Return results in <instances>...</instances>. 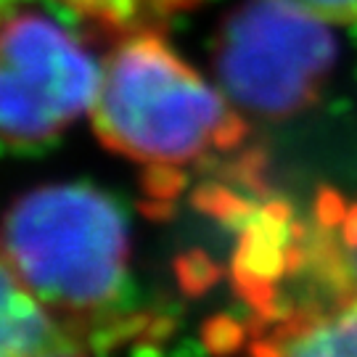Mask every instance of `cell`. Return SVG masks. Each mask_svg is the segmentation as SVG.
I'll list each match as a JSON object with an SVG mask.
<instances>
[{
  "mask_svg": "<svg viewBox=\"0 0 357 357\" xmlns=\"http://www.w3.org/2000/svg\"><path fill=\"white\" fill-rule=\"evenodd\" d=\"M255 357H357V296L296 305L257 339Z\"/></svg>",
  "mask_w": 357,
  "mask_h": 357,
  "instance_id": "5b68a950",
  "label": "cell"
},
{
  "mask_svg": "<svg viewBox=\"0 0 357 357\" xmlns=\"http://www.w3.org/2000/svg\"><path fill=\"white\" fill-rule=\"evenodd\" d=\"M125 265V220L96 188L45 185L8 209L3 270L59 320L101 312L122 289Z\"/></svg>",
  "mask_w": 357,
  "mask_h": 357,
  "instance_id": "7a4b0ae2",
  "label": "cell"
},
{
  "mask_svg": "<svg viewBox=\"0 0 357 357\" xmlns=\"http://www.w3.org/2000/svg\"><path fill=\"white\" fill-rule=\"evenodd\" d=\"M56 3L72 16L116 40L135 32H165L175 16L196 8L202 0H56Z\"/></svg>",
  "mask_w": 357,
  "mask_h": 357,
  "instance_id": "ba28073f",
  "label": "cell"
},
{
  "mask_svg": "<svg viewBox=\"0 0 357 357\" xmlns=\"http://www.w3.org/2000/svg\"><path fill=\"white\" fill-rule=\"evenodd\" d=\"M35 357H82V355H79V349H77L72 342H66V344L53 347V349L43 352V355H35Z\"/></svg>",
  "mask_w": 357,
  "mask_h": 357,
  "instance_id": "30bf717a",
  "label": "cell"
},
{
  "mask_svg": "<svg viewBox=\"0 0 357 357\" xmlns=\"http://www.w3.org/2000/svg\"><path fill=\"white\" fill-rule=\"evenodd\" d=\"M101 64L51 16L32 8L8 11L0 38V125L11 149L56 138L88 114Z\"/></svg>",
  "mask_w": 357,
  "mask_h": 357,
  "instance_id": "3957f363",
  "label": "cell"
},
{
  "mask_svg": "<svg viewBox=\"0 0 357 357\" xmlns=\"http://www.w3.org/2000/svg\"><path fill=\"white\" fill-rule=\"evenodd\" d=\"M326 26L283 0H262L243 11L230 24L220 59L228 96L265 116L299 112L331 61Z\"/></svg>",
  "mask_w": 357,
  "mask_h": 357,
  "instance_id": "277c9868",
  "label": "cell"
},
{
  "mask_svg": "<svg viewBox=\"0 0 357 357\" xmlns=\"http://www.w3.org/2000/svg\"><path fill=\"white\" fill-rule=\"evenodd\" d=\"M64 320L35 299L8 270H3V342L0 357H35L66 344Z\"/></svg>",
  "mask_w": 357,
  "mask_h": 357,
  "instance_id": "52a82bcc",
  "label": "cell"
},
{
  "mask_svg": "<svg viewBox=\"0 0 357 357\" xmlns=\"http://www.w3.org/2000/svg\"><path fill=\"white\" fill-rule=\"evenodd\" d=\"M291 265L305 270L318 289L310 302L357 296V204L331 199V204L318 206L315 225L294 246Z\"/></svg>",
  "mask_w": 357,
  "mask_h": 357,
  "instance_id": "8992f818",
  "label": "cell"
},
{
  "mask_svg": "<svg viewBox=\"0 0 357 357\" xmlns=\"http://www.w3.org/2000/svg\"><path fill=\"white\" fill-rule=\"evenodd\" d=\"M88 114L109 151L149 169L193 165L243 135L228 96L188 64L165 32L114 40Z\"/></svg>",
  "mask_w": 357,
  "mask_h": 357,
  "instance_id": "6da1fadb",
  "label": "cell"
},
{
  "mask_svg": "<svg viewBox=\"0 0 357 357\" xmlns=\"http://www.w3.org/2000/svg\"><path fill=\"white\" fill-rule=\"evenodd\" d=\"M328 26H357V0H283Z\"/></svg>",
  "mask_w": 357,
  "mask_h": 357,
  "instance_id": "9c48e42d",
  "label": "cell"
}]
</instances>
